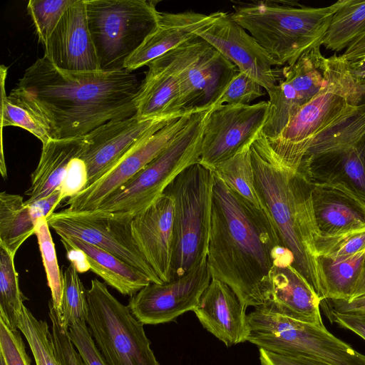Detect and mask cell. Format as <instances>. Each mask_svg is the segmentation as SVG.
<instances>
[{
    "label": "cell",
    "instance_id": "obj_1",
    "mask_svg": "<svg viewBox=\"0 0 365 365\" xmlns=\"http://www.w3.org/2000/svg\"><path fill=\"white\" fill-rule=\"evenodd\" d=\"M142 82L125 69L70 71L43 56L25 71L9 96L31 111L51 139H66L134 115Z\"/></svg>",
    "mask_w": 365,
    "mask_h": 365
},
{
    "label": "cell",
    "instance_id": "obj_2",
    "mask_svg": "<svg viewBox=\"0 0 365 365\" xmlns=\"http://www.w3.org/2000/svg\"><path fill=\"white\" fill-rule=\"evenodd\" d=\"M214 178L207 257L211 277L227 284L246 307H262L281 247L277 233L261 207Z\"/></svg>",
    "mask_w": 365,
    "mask_h": 365
},
{
    "label": "cell",
    "instance_id": "obj_3",
    "mask_svg": "<svg viewBox=\"0 0 365 365\" xmlns=\"http://www.w3.org/2000/svg\"><path fill=\"white\" fill-rule=\"evenodd\" d=\"M254 186L279 245L293 257L292 266L321 300L327 299L316 243L320 236L314 212L312 183L299 168L284 162L262 132L250 146Z\"/></svg>",
    "mask_w": 365,
    "mask_h": 365
},
{
    "label": "cell",
    "instance_id": "obj_4",
    "mask_svg": "<svg viewBox=\"0 0 365 365\" xmlns=\"http://www.w3.org/2000/svg\"><path fill=\"white\" fill-rule=\"evenodd\" d=\"M346 2L323 7L264 0L237 3L234 20L255 39L277 66H291L322 40L334 14Z\"/></svg>",
    "mask_w": 365,
    "mask_h": 365
},
{
    "label": "cell",
    "instance_id": "obj_5",
    "mask_svg": "<svg viewBox=\"0 0 365 365\" xmlns=\"http://www.w3.org/2000/svg\"><path fill=\"white\" fill-rule=\"evenodd\" d=\"M299 168L311 183L344 189L365 202V104L350 106L312 137Z\"/></svg>",
    "mask_w": 365,
    "mask_h": 365
},
{
    "label": "cell",
    "instance_id": "obj_6",
    "mask_svg": "<svg viewBox=\"0 0 365 365\" xmlns=\"http://www.w3.org/2000/svg\"><path fill=\"white\" fill-rule=\"evenodd\" d=\"M214 180L212 170L196 163L181 172L163 192L173 202L170 280L207 259Z\"/></svg>",
    "mask_w": 365,
    "mask_h": 365
},
{
    "label": "cell",
    "instance_id": "obj_7",
    "mask_svg": "<svg viewBox=\"0 0 365 365\" xmlns=\"http://www.w3.org/2000/svg\"><path fill=\"white\" fill-rule=\"evenodd\" d=\"M214 107L193 113L172 143L97 210L133 218L155 202L181 172L199 163L205 123Z\"/></svg>",
    "mask_w": 365,
    "mask_h": 365
},
{
    "label": "cell",
    "instance_id": "obj_8",
    "mask_svg": "<svg viewBox=\"0 0 365 365\" xmlns=\"http://www.w3.org/2000/svg\"><path fill=\"white\" fill-rule=\"evenodd\" d=\"M247 341L268 351L306 357L329 365H365V355L325 327L297 321L262 307L247 315Z\"/></svg>",
    "mask_w": 365,
    "mask_h": 365
},
{
    "label": "cell",
    "instance_id": "obj_9",
    "mask_svg": "<svg viewBox=\"0 0 365 365\" xmlns=\"http://www.w3.org/2000/svg\"><path fill=\"white\" fill-rule=\"evenodd\" d=\"M156 1L85 0L88 25L101 70L124 64L156 26Z\"/></svg>",
    "mask_w": 365,
    "mask_h": 365
},
{
    "label": "cell",
    "instance_id": "obj_10",
    "mask_svg": "<svg viewBox=\"0 0 365 365\" xmlns=\"http://www.w3.org/2000/svg\"><path fill=\"white\" fill-rule=\"evenodd\" d=\"M86 324L107 365H160L140 322L97 279L87 289Z\"/></svg>",
    "mask_w": 365,
    "mask_h": 365
},
{
    "label": "cell",
    "instance_id": "obj_11",
    "mask_svg": "<svg viewBox=\"0 0 365 365\" xmlns=\"http://www.w3.org/2000/svg\"><path fill=\"white\" fill-rule=\"evenodd\" d=\"M179 81L185 110L215 106L239 69L212 45L196 36L148 64Z\"/></svg>",
    "mask_w": 365,
    "mask_h": 365
},
{
    "label": "cell",
    "instance_id": "obj_12",
    "mask_svg": "<svg viewBox=\"0 0 365 365\" xmlns=\"http://www.w3.org/2000/svg\"><path fill=\"white\" fill-rule=\"evenodd\" d=\"M59 236L76 237L105 250L144 273L154 283H163L146 262L132 234V217L97 209L53 212L46 218Z\"/></svg>",
    "mask_w": 365,
    "mask_h": 365
},
{
    "label": "cell",
    "instance_id": "obj_13",
    "mask_svg": "<svg viewBox=\"0 0 365 365\" xmlns=\"http://www.w3.org/2000/svg\"><path fill=\"white\" fill-rule=\"evenodd\" d=\"M267 110V101L215 106L205 123L199 163L212 170L250 146L262 131Z\"/></svg>",
    "mask_w": 365,
    "mask_h": 365
},
{
    "label": "cell",
    "instance_id": "obj_14",
    "mask_svg": "<svg viewBox=\"0 0 365 365\" xmlns=\"http://www.w3.org/2000/svg\"><path fill=\"white\" fill-rule=\"evenodd\" d=\"M316 46L294 64L282 68V78L269 95L267 115L262 133L276 138L290 119L327 84L326 58Z\"/></svg>",
    "mask_w": 365,
    "mask_h": 365
},
{
    "label": "cell",
    "instance_id": "obj_15",
    "mask_svg": "<svg viewBox=\"0 0 365 365\" xmlns=\"http://www.w3.org/2000/svg\"><path fill=\"white\" fill-rule=\"evenodd\" d=\"M205 109L191 110L134 145L112 168L96 182L69 198V210L97 209L101 203L128 182L160 154L189 123L192 115Z\"/></svg>",
    "mask_w": 365,
    "mask_h": 365
},
{
    "label": "cell",
    "instance_id": "obj_16",
    "mask_svg": "<svg viewBox=\"0 0 365 365\" xmlns=\"http://www.w3.org/2000/svg\"><path fill=\"white\" fill-rule=\"evenodd\" d=\"M212 279L207 259L182 277L167 282H150L130 297L128 307L143 324H159L194 311Z\"/></svg>",
    "mask_w": 365,
    "mask_h": 365
},
{
    "label": "cell",
    "instance_id": "obj_17",
    "mask_svg": "<svg viewBox=\"0 0 365 365\" xmlns=\"http://www.w3.org/2000/svg\"><path fill=\"white\" fill-rule=\"evenodd\" d=\"M211 21L197 32L269 94L282 78L277 66L255 39L227 12L212 13Z\"/></svg>",
    "mask_w": 365,
    "mask_h": 365
},
{
    "label": "cell",
    "instance_id": "obj_18",
    "mask_svg": "<svg viewBox=\"0 0 365 365\" xmlns=\"http://www.w3.org/2000/svg\"><path fill=\"white\" fill-rule=\"evenodd\" d=\"M326 76V86L296 113L276 138H267L274 153L290 166L299 168L310 138L351 106L338 84Z\"/></svg>",
    "mask_w": 365,
    "mask_h": 365
},
{
    "label": "cell",
    "instance_id": "obj_19",
    "mask_svg": "<svg viewBox=\"0 0 365 365\" xmlns=\"http://www.w3.org/2000/svg\"><path fill=\"white\" fill-rule=\"evenodd\" d=\"M189 110L152 119H141L135 114L109 121L85 135L86 145L79 158L87 167L86 187L100 178L141 139Z\"/></svg>",
    "mask_w": 365,
    "mask_h": 365
},
{
    "label": "cell",
    "instance_id": "obj_20",
    "mask_svg": "<svg viewBox=\"0 0 365 365\" xmlns=\"http://www.w3.org/2000/svg\"><path fill=\"white\" fill-rule=\"evenodd\" d=\"M292 264V254L281 247L268 277L267 301L262 307L297 321L325 327L320 313L321 299Z\"/></svg>",
    "mask_w": 365,
    "mask_h": 365
},
{
    "label": "cell",
    "instance_id": "obj_21",
    "mask_svg": "<svg viewBox=\"0 0 365 365\" xmlns=\"http://www.w3.org/2000/svg\"><path fill=\"white\" fill-rule=\"evenodd\" d=\"M43 46V56L61 69L101 70L88 25L85 0H77L64 13Z\"/></svg>",
    "mask_w": 365,
    "mask_h": 365
},
{
    "label": "cell",
    "instance_id": "obj_22",
    "mask_svg": "<svg viewBox=\"0 0 365 365\" xmlns=\"http://www.w3.org/2000/svg\"><path fill=\"white\" fill-rule=\"evenodd\" d=\"M132 234L139 251L162 282L171 279L173 202L163 193L134 217Z\"/></svg>",
    "mask_w": 365,
    "mask_h": 365
},
{
    "label": "cell",
    "instance_id": "obj_23",
    "mask_svg": "<svg viewBox=\"0 0 365 365\" xmlns=\"http://www.w3.org/2000/svg\"><path fill=\"white\" fill-rule=\"evenodd\" d=\"M246 308L227 284L212 279L193 312L204 328L230 346L247 339Z\"/></svg>",
    "mask_w": 365,
    "mask_h": 365
},
{
    "label": "cell",
    "instance_id": "obj_24",
    "mask_svg": "<svg viewBox=\"0 0 365 365\" xmlns=\"http://www.w3.org/2000/svg\"><path fill=\"white\" fill-rule=\"evenodd\" d=\"M212 13L205 15L192 11L180 13L160 12L155 29L124 64L132 72L183 43L197 36V32L212 19Z\"/></svg>",
    "mask_w": 365,
    "mask_h": 365
},
{
    "label": "cell",
    "instance_id": "obj_25",
    "mask_svg": "<svg viewBox=\"0 0 365 365\" xmlns=\"http://www.w3.org/2000/svg\"><path fill=\"white\" fill-rule=\"evenodd\" d=\"M312 198L320 236L365 230V202L351 192L312 183Z\"/></svg>",
    "mask_w": 365,
    "mask_h": 365
},
{
    "label": "cell",
    "instance_id": "obj_26",
    "mask_svg": "<svg viewBox=\"0 0 365 365\" xmlns=\"http://www.w3.org/2000/svg\"><path fill=\"white\" fill-rule=\"evenodd\" d=\"M85 136L50 139L42 144L38 165L31 175L30 187L25 192L31 204L59 190L71 160L79 157L85 147Z\"/></svg>",
    "mask_w": 365,
    "mask_h": 365
},
{
    "label": "cell",
    "instance_id": "obj_27",
    "mask_svg": "<svg viewBox=\"0 0 365 365\" xmlns=\"http://www.w3.org/2000/svg\"><path fill=\"white\" fill-rule=\"evenodd\" d=\"M60 239L63 245L83 250L92 272L123 295L132 297L151 282L141 271L105 250L76 237Z\"/></svg>",
    "mask_w": 365,
    "mask_h": 365
},
{
    "label": "cell",
    "instance_id": "obj_28",
    "mask_svg": "<svg viewBox=\"0 0 365 365\" xmlns=\"http://www.w3.org/2000/svg\"><path fill=\"white\" fill-rule=\"evenodd\" d=\"M186 111L177 78L165 71L148 69L142 82L137 116L141 119H152L180 115Z\"/></svg>",
    "mask_w": 365,
    "mask_h": 365
},
{
    "label": "cell",
    "instance_id": "obj_29",
    "mask_svg": "<svg viewBox=\"0 0 365 365\" xmlns=\"http://www.w3.org/2000/svg\"><path fill=\"white\" fill-rule=\"evenodd\" d=\"M36 221L29 205L19 195L0 193V247L15 256L21 245L34 234Z\"/></svg>",
    "mask_w": 365,
    "mask_h": 365
},
{
    "label": "cell",
    "instance_id": "obj_30",
    "mask_svg": "<svg viewBox=\"0 0 365 365\" xmlns=\"http://www.w3.org/2000/svg\"><path fill=\"white\" fill-rule=\"evenodd\" d=\"M319 260L325 279L327 299L350 300L362 274L365 250L341 258L319 257Z\"/></svg>",
    "mask_w": 365,
    "mask_h": 365
},
{
    "label": "cell",
    "instance_id": "obj_31",
    "mask_svg": "<svg viewBox=\"0 0 365 365\" xmlns=\"http://www.w3.org/2000/svg\"><path fill=\"white\" fill-rule=\"evenodd\" d=\"M365 34V1L346 0L334 14L322 46L332 51L346 49Z\"/></svg>",
    "mask_w": 365,
    "mask_h": 365
},
{
    "label": "cell",
    "instance_id": "obj_32",
    "mask_svg": "<svg viewBox=\"0 0 365 365\" xmlns=\"http://www.w3.org/2000/svg\"><path fill=\"white\" fill-rule=\"evenodd\" d=\"M326 71L349 105L365 104V56L346 60L341 55L334 54L326 58Z\"/></svg>",
    "mask_w": 365,
    "mask_h": 365
},
{
    "label": "cell",
    "instance_id": "obj_33",
    "mask_svg": "<svg viewBox=\"0 0 365 365\" xmlns=\"http://www.w3.org/2000/svg\"><path fill=\"white\" fill-rule=\"evenodd\" d=\"M14 258L0 247V319L11 329H18L24 304Z\"/></svg>",
    "mask_w": 365,
    "mask_h": 365
},
{
    "label": "cell",
    "instance_id": "obj_34",
    "mask_svg": "<svg viewBox=\"0 0 365 365\" xmlns=\"http://www.w3.org/2000/svg\"><path fill=\"white\" fill-rule=\"evenodd\" d=\"M250 146L234 157L218 164L212 172L214 175L221 180L229 188L256 207H261L254 186Z\"/></svg>",
    "mask_w": 365,
    "mask_h": 365
},
{
    "label": "cell",
    "instance_id": "obj_35",
    "mask_svg": "<svg viewBox=\"0 0 365 365\" xmlns=\"http://www.w3.org/2000/svg\"><path fill=\"white\" fill-rule=\"evenodd\" d=\"M18 329L28 342L36 365H61L47 322L37 319L25 305L19 319Z\"/></svg>",
    "mask_w": 365,
    "mask_h": 365
},
{
    "label": "cell",
    "instance_id": "obj_36",
    "mask_svg": "<svg viewBox=\"0 0 365 365\" xmlns=\"http://www.w3.org/2000/svg\"><path fill=\"white\" fill-rule=\"evenodd\" d=\"M34 235L38 240L47 284L51 291V299L50 302L60 315L63 287V274L61 272L58 266L55 245L50 232L49 225L46 217H43L36 220Z\"/></svg>",
    "mask_w": 365,
    "mask_h": 365
},
{
    "label": "cell",
    "instance_id": "obj_37",
    "mask_svg": "<svg viewBox=\"0 0 365 365\" xmlns=\"http://www.w3.org/2000/svg\"><path fill=\"white\" fill-rule=\"evenodd\" d=\"M7 67L1 66V127L17 126L32 133L42 144L51 138L48 133L31 111L18 99L6 96L5 81Z\"/></svg>",
    "mask_w": 365,
    "mask_h": 365
},
{
    "label": "cell",
    "instance_id": "obj_38",
    "mask_svg": "<svg viewBox=\"0 0 365 365\" xmlns=\"http://www.w3.org/2000/svg\"><path fill=\"white\" fill-rule=\"evenodd\" d=\"M59 316L61 324L66 331L75 321L86 322L88 316L87 289L72 264L63 272L61 311Z\"/></svg>",
    "mask_w": 365,
    "mask_h": 365
},
{
    "label": "cell",
    "instance_id": "obj_39",
    "mask_svg": "<svg viewBox=\"0 0 365 365\" xmlns=\"http://www.w3.org/2000/svg\"><path fill=\"white\" fill-rule=\"evenodd\" d=\"M77 0H30L27 11L39 41L44 45L55 30L64 13Z\"/></svg>",
    "mask_w": 365,
    "mask_h": 365
},
{
    "label": "cell",
    "instance_id": "obj_40",
    "mask_svg": "<svg viewBox=\"0 0 365 365\" xmlns=\"http://www.w3.org/2000/svg\"><path fill=\"white\" fill-rule=\"evenodd\" d=\"M318 257L341 258L355 255L365 250V230L324 237L316 243Z\"/></svg>",
    "mask_w": 365,
    "mask_h": 365
},
{
    "label": "cell",
    "instance_id": "obj_41",
    "mask_svg": "<svg viewBox=\"0 0 365 365\" xmlns=\"http://www.w3.org/2000/svg\"><path fill=\"white\" fill-rule=\"evenodd\" d=\"M264 90L259 83L239 71L215 106L222 104H250L264 96Z\"/></svg>",
    "mask_w": 365,
    "mask_h": 365
},
{
    "label": "cell",
    "instance_id": "obj_42",
    "mask_svg": "<svg viewBox=\"0 0 365 365\" xmlns=\"http://www.w3.org/2000/svg\"><path fill=\"white\" fill-rule=\"evenodd\" d=\"M48 317L51 324V336L56 356L61 365H85L71 341L60 320V316L48 302Z\"/></svg>",
    "mask_w": 365,
    "mask_h": 365
},
{
    "label": "cell",
    "instance_id": "obj_43",
    "mask_svg": "<svg viewBox=\"0 0 365 365\" xmlns=\"http://www.w3.org/2000/svg\"><path fill=\"white\" fill-rule=\"evenodd\" d=\"M67 332L85 365H107L86 322L75 321Z\"/></svg>",
    "mask_w": 365,
    "mask_h": 365
},
{
    "label": "cell",
    "instance_id": "obj_44",
    "mask_svg": "<svg viewBox=\"0 0 365 365\" xmlns=\"http://www.w3.org/2000/svg\"><path fill=\"white\" fill-rule=\"evenodd\" d=\"M19 329H11L0 319V356L6 365H31Z\"/></svg>",
    "mask_w": 365,
    "mask_h": 365
},
{
    "label": "cell",
    "instance_id": "obj_45",
    "mask_svg": "<svg viewBox=\"0 0 365 365\" xmlns=\"http://www.w3.org/2000/svg\"><path fill=\"white\" fill-rule=\"evenodd\" d=\"M88 183V170L86 163L79 157L71 160L61 180L60 202L71 198L83 190Z\"/></svg>",
    "mask_w": 365,
    "mask_h": 365
},
{
    "label": "cell",
    "instance_id": "obj_46",
    "mask_svg": "<svg viewBox=\"0 0 365 365\" xmlns=\"http://www.w3.org/2000/svg\"><path fill=\"white\" fill-rule=\"evenodd\" d=\"M320 307L326 316L338 314L365 319V296L350 300L325 299L321 301Z\"/></svg>",
    "mask_w": 365,
    "mask_h": 365
},
{
    "label": "cell",
    "instance_id": "obj_47",
    "mask_svg": "<svg viewBox=\"0 0 365 365\" xmlns=\"http://www.w3.org/2000/svg\"><path fill=\"white\" fill-rule=\"evenodd\" d=\"M262 365H329L303 356L282 354L259 349Z\"/></svg>",
    "mask_w": 365,
    "mask_h": 365
},
{
    "label": "cell",
    "instance_id": "obj_48",
    "mask_svg": "<svg viewBox=\"0 0 365 365\" xmlns=\"http://www.w3.org/2000/svg\"><path fill=\"white\" fill-rule=\"evenodd\" d=\"M60 191L56 190L48 196L41 198L31 204L29 206L30 213L33 219L36 220L41 217L47 218L54 212V210L61 203L59 201Z\"/></svg>",
    "mask_w": 365,
    "mask_h": 365
},
{
    "label": "cell",
    "instance_id": "obj_49",
    "mask_svg": "<svg viewBox=\"0 0 365 365\" xmlns=\"http://www.w3.org/2000/svg\"><path fill=\"white\" fill-rule=\"evenodd\" d=\"M331 323L349 329L365 340V319L355 316L332 314L327 316Z\"/></svg>",
    "mask_w": 365,
    "mask_h": 365
},
{
    "label": "cell",
    "instance_id": "obj_50",
    "mask_svg": "<svg viewBox=\"0 0 365 365\" xmlns=\"http://www.w3.org/2000/svg\"><path fill=\"white\" fill-rule=\"evenodd\" d=\"M66 251V257L73 264L79 273L88 272L90 269L88 262L84 252L74 246L63 245Z\"/></svg>",
    "mask_w": 365,
    "mask_h": 365
},
{
    "label": "cell",
    "instance_id": "obj_51",
    "mask_svg": "<svg viewBox=\"0 0 365 365\" xmlns=\"http://www.w3.org/2000/svg\"><path fill=\"white\" fill-rule=\"evenodd\" d=\"M346 60L365 56V34L353 42L341 54Z\"/></svg>",
    "mask_w": 365,
    "mask_h": 365
},
{
    "label": "cell",
    "instance_id": "obj_52",
    "mask_svg": "<svg viewBox=\"0 0 365 365\" xmlns=\"http://www.w3.org/2000/svg\"><path fill=\"white\" fill-rule=\"evenodd\" d=\"M365 296V261L361 279L351 299Z\"/></svg>",
    "mask_w": 365,
    "mask_h": 365
},
{
    "label": "cell",
    "instance_id": "obj_53",
    "mask_svg": "<svg viewBox=\"0 0 365 365\" xmlns=\"http://www.w3.org/2000/svg\"><path fill=\"white\" fill-rule=\"evenodd\" d=\"M0 365H6L4 358L0 356Z\"/></svg>",
    "mask_w": 365,
    "mask_h": 365
},
{
    "label": "cell",
    "instance_id": "obj_54",
    "mask_svg": "<svg viewBox=\"0 0 365 365\" xmlns=\"http://www.w3.org/2000/svg\"><path fill=\"white\" fill-rule=\"evenodd\" d=\"M362 319H364V318H362Z\"/></svg>",
    "mask_w": 365,
    "mask_h": 365
}]
</instances>
